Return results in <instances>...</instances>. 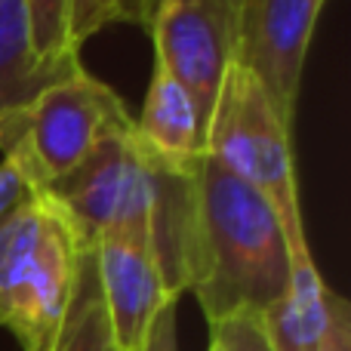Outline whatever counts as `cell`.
Here are the masks:
<instances>
[{
	"instance_id": "cell-15",
	"label": "cell",
	"mask_w": 351,
	"mask_h": 351,
	"mask_svg": "<svg viewBox=\"0 0 351 351\" xmlns=\"http://www.w3.org/2000/svg\"><path fill=\"white\" fill-rule=\"evenodd\" d=\"M210 336H216L225 351H274L265 327H262V317L256 315H241L222 324H210Z\"/></svg>"
},
{
	"instance_id": "cell-11",
	"label": "cell",
	"mask_w": 351,
	"mask_h": 351,
	"mask_svg": "<svg viewBox=\"0 0 351 351\" xmlns=\"http://www.w3.org/2000/svg\"><path fill=\"white\" fill-rule=\"evenodd\" d=\"M346 317H351L348 302L324 284L315 259H302L290 262L287 293L262 315V327L274 351H315Z\"/></svg>"
},
{
	"instance_id": "cell-1",
	"label": "cell",
	"mask_w": 351,
	"mask_h": 351,
	"mask_svg": "<svg viewBox=\"0 0 351 351\" xmlns=\"http://www.w3.org/2000/svg\"><path fill=\"white\" fill-rule=\"evenodd\" d=\"M290 243L262 194L204 158L194 173L188 293L206 324L262 317L290 284Z\"/></svg>"
},
{
	"instance_id": "cell-6",
	"label": "cell",
	"mask_w": 351,
	"mask_h": 351,
	"mask_svg": "<svg viewBox=\"0 0 351 351\" xmlns=\"http://www.w3.org/2000/svg\"><path fill=\"white\" fill-rule=\"evenodd\" d=\"M145 31L154 65L185 86L204 130L237 53V0H158Z\"/></svg>"
},
{
	"instance_id": "cell-8",
	"label": "cell",
	"mask_w": 351,
	"mask_h": 351,
	"mask_svg": "<svg viewBox=\"0 0 351 351\" xmlns=\"http://www.w3.org/2000/svg\"><path fill=\"white\" fill-rule=\"evenodd\" d=\"M90 253L108 315L111 342L117 351H139L152 317L167 302L179 299L167 290L158 253L145 237L127 231L102 234Z\"/></svg>"
},
{
	"instance_id": "cell-2",
	"label": "cell",
	"mask_w": 351,
	"mask_h": 351,
	"mask_svg": "<svg viewBox=\"0 0 351 351\" xmlns=\"http://www.w3.org/2000/svg\"><path fill=\"white\" fill-rule=\"evenodd\" d=\"M194 173L167 170L130 130L102 142L77 170L43 191L65 213L86 250L114 231L145 237L160 259L167 290L182 296L188 293Z\"/></svg>"
},
{
	"instance_id": "cell-9",
	"label": "cell",
	"mask_w": 351,
	"mask_h": 351,
	"mask_svg": "<svg viewBox=\"0 0 351 351\" xmlns=\"http://www.w3.org/2000/svg\"><path fill=\"white\" fill-rule=\"evenodd\" d=\"M84 62H47L31 43L25 0H0V152H10L31 105Z\"/></svg>"
},
{
	"instance_id": "cell-4",
	"label": "cell",
	"mask_w": 351,
	"mask_h": 351,
	"mask_svg": "<svg viewBox=\"0 0 351 351\" xmlns=\"http://www.w3.org/2000/svg\"><path fill=\"white\" fill-rule=\"evenodd\" d=\"M290 142L293 130L280 121L271 99L253 74L234 62L206 127V158L265 197L287 234L293 262H302L315 256L299 206Z\"/></svg>"
},
{
	"instance_id": "cell-17",
	"label": "cell",
	"mask_w": 351,
	"mask_h": 351,
	"mask_svg": "<svg viewBox=\"0 0 351 351\" xmlns=\"http://www.w3.org/2000/svg\"><path fill=\"white\" fill-rule=\"evenodd\" d=\"M25 191H28V185H25L19 167L12 164L10 158H3L0 160V219L19 204V197H22Z\"/></svg>"
},
{
	"instance_id": "cell-19",
	"label": "cell",
	"mask_w": 351,
	"mask_h": 351,
	"mask_svg": "<svg viewBox=\"0 0 351 351\" xmlns=\"http://www.w3.org/2000/svg\"><path fill=\"white\" fill-rule=\"evenodd\" d=\"M206 351H225V348H222V342H219L216 336H210V348H206Z\"/></svg>"
},
{
	"instance_id": "cell-18",
	"label": "cell",
	"mask_w": 351,
	"mask_h": 351,
	"mask_svg": "<svg viewBox=\"0 0 351 351\" xmlns=\"http://www.w3.org/2000/svg\"><path fill=\"white\" fill-rule=\"evenodd\" d=\"M315 351H351V317L339 321Z\"/></svg>"
},
{
	"instance_id": "cell-14",
	"label": "cell",
	"mask_w": 351,
	"mask_h": 351,
	"mask_svg": "<svg viewBox=\"0 0 351 351\" xmlns=\"http://www.w3.org/2000/svg\"><path fill=\"white\" fill-rule=\"evenodd\" d=\"M25 10H28L31 43L40 59H80V49L71 43V31H68V0H25Z\"/></svg>"
},
{
	"instance_id": "cell-3",
	"label": "cell",
	"mask_w": 351,
	"mask_h": 351,
	"mask_svg": "<svg viewBox=\"0 0 351 351\" xmlns=\"http://www.w3.org/2000/svg\"><path fill=\"white\" fill-rule=\"evenodd\" d=\"M86 247L43 188L0 219V327L22 351H56Z\"/></svg>"
},
{
	"instance_id": "cell-5",
	"label": "cell",
	"mask_w": 351,
	"mask_h": 351,
	"mask_svg": "<svg viewBox=\"0 0 351 351\" xmlns=\"http://www.w3.org/2000/svg\"><path fill=\"white\" fill-rule=\"evenodd\" d=\"M130 130L133 117L123 99L80 68L31 105L3 158L19 167L28 188H49L77 170L102 142Z\"/></svg>"
},
{
	"instance_id": "cell-12",
	"label": "cell",
	"mask_w": 351,
	"mask_h": 351,
	"mask_svg": "<svg viewBox=\"0 0 351 351\" xmlns=\"http://www.w3.org/2000/svg\"><path fill=\"white\" fill-rule=\"evenodd\" d=\"M56 351H117L114 342H111L108 315H105V302H102V293H99L96 265H93L90 250L80 259L74 299H71V308H68V321Z\"/></svg>"
},
{
	"instance_id": "cell-7",
	"label": "cell",
	"mask_w": 351,
	"mask_h": 351,
	"mask_svg": "<svg viewBox=\"0 0 351 351\" xmlns=\"http://www.w3.org/2000/svg\"><path fill=\"white\" fill-rule=\"evenodd\" d=\"M324 6L327 0H237L234 62L253 74L290 130L296 123L311 34Z\"/></svg>"
},
{
	"instance_id": "cell-10",
	"label": "cell",
	"mask_w": 351,
	"mask_h": 351,
	"mask_svg": "<svg viewBox=\"0 0 351 351\" xmlns=\"http://www.w3.org/2000/svg\"><path fill=\"white\" fill-rule=\"evenodd\" d=\"M133 136L158 164L176 173H194L206 158V130L197 108L160 65H154L142 111L133 117Z\"/></svg>"
},
{
	"instance_id": "cell-13",
	"label": "cell",
	"mask_w": 351,
	"mask_h": 351,
	"mask_svg": "<svg viewBox=\"0 0 351 351\" xmlns=\"http://www.w3.org/2000/svg\"><path fill=\"white\" fill-rule=\"evenodd\" d=\"M158 0H68V31L71 43L84 47L93 34L117 22L145 28Z\"/></svg>"
},
{
	"instance_id": "cell-16",
	"label": "cell",
	"mask_w": 351,
	"mask_h": 351,
	"mask_svg": "<svg viewBox=\"0 0 351 351\" xmlns=\"http://www.w3.org/2000/svg\"><path fill=\"white\" fill-rule=\"evenodd\" d=\"M139 351H179V299L167 302L152 317Z\"/></svg>"
}]
</instances>
